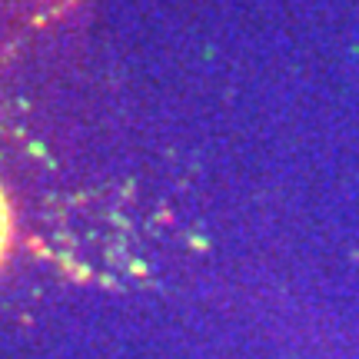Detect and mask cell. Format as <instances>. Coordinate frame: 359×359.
Segmentation results:
<instances>
[{
	"label": "cell",
	"instance_id": "6da1fadb",
	"mask_svg": "<svg viewBox=\"0 0 359 359\" xmlns=\"http://www.w3.org/2000/svg\"><path fill=\"white\" fill-rule=\"evenodd\" d=\"M7 246H11V206H7V196L0 190V259L7 253Z\"/></svg>",
	"mask_w": 359,
	"mask_h": 359
}]
</instances>
